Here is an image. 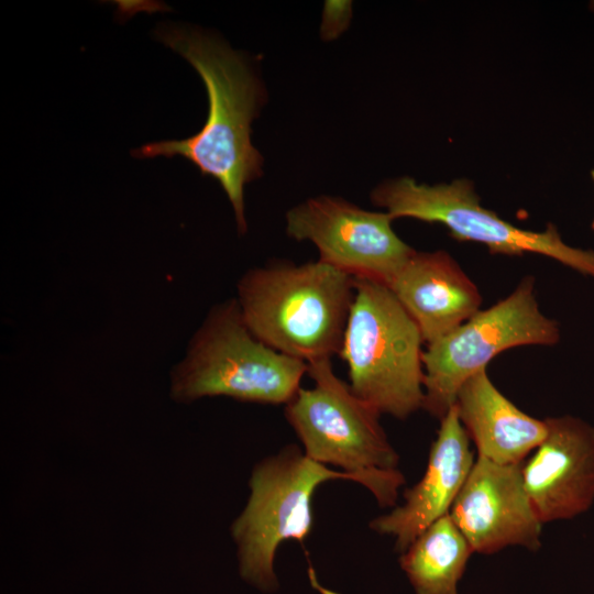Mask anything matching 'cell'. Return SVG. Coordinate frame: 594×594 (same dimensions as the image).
<instances>
[{"mask_svg":"<svg viewBox=\"0 0 594 594\" xmlns=\"http://www.w3.org/2000/svg\"><path fill=\"white\" fill-rule=\"evenodd\" d=\"M387 287L427 344L470 319L482 302L476 285L444 251H415Z\"/></svg>","mask_w":594,"mask_h":594,"instance_id":"cell-13","label":"cell"},{"mask_svg":"<svg viewBox=\"0 0 594 594\" xmlns=\"http://www.w3.org/2000/svg\"><path fill=\"white\" fill-rule=\"evenodd\" d=\"M472 553L448 514L400 553L399 565L416 594H459V582Z\"/></svg>","mask_w":594,"mask_h":594,"instance_id":"cell-15","label":"cell"},{"mask_svg":"<svg viewBox=\"0 0 594 594\" xmlns=\"http://www.w3.org/2000/svg\"><path fill=\"white\" fill-rule=\"evenodd\" d=\"M371 200L393 219L439 222L455 239L485 244L492 253H538L594 277V251L569 246L552 224L543 232H535L503 220L480 205L469 180L429 186L402 177L378 185Z\"/></svg>","mask_w":594,"mask_h":594,"instance_id":"cell-8","label":"cell"},{"mask_svg":"<svg viewBox=\"0 0 594 594\" xmlns=\"http://www.w3.org/2000/svg\"><path fill=\"white\" fill-rule=\"evenodd\" d=\"M307 363L260 341L246 327L237 299L216 306L172 374L170 394L179 403L226 396L287 405L300 388Z\"/></svg>","mask_w":594,"mask_h":594,"instance_id":"cell-4","label":"cell"},{"mask_svg":"<svg viewBox=\"0 0 594 594\" xmlns=\"http://www.w3.org/2000/svg\"><path fill=\"white\" fill-rule=\"evenodd\" d=\"M591 175H592V178H593V182H594V169L592 170ZM592 228L594 229V220L592 222Z\"/></svg>","mask_w":594,"mask_h":594,"instance_id":"cell-17","label":"cell"},{"mask_svg":"<svg viewBox=\"0 0 594 594\" xmlns=\"http://www.w3.org/2000/svg\"><path fill=\"white\" fill-rule=\"evenodd\" d=\"M449 515L474 553L541 547L543 524L525 488L521 463L498 464L476 457Z\"/></svg>","mask_w":594,"mask_h":594,"instance_id":"cell-10","label":"cell"},{"mask_svg":"<svg viewBox=\"0 0 594 594\" xmlns=\"http://www.w3.org/2000/svg\"><path fill=\"white\" fill-rule=\"evenodd\" d=\"M548 431L521 463L525 488L542 524L572 519L594 503V428L582 419H546Z\"/></svg>","mask_w":594,"mask_h":594,"instance_id":"cell-11","label":"cell"},{"mask_svg":"<svg viewBox=\"0 0 594 594\" xmlns=\"http://www.w3.org/2000/svg\"><path fill=\"white\" fill-rule=\"evenodd\" d=\"M475 459L453 405L440 419L422 477L406 491L400 506L372 519L370 528L393 537L402 553L430 525L450 513Z\"/></svg>","mask_w":594,"mask_h":594,"instance_id":"cell-12","label":"cell"},{"mask_svg":"<svg viewBox=\"0 0 594 594\" xmlns=\"http://www.w3.org/2000/svg\"><path fill=\"white\" fill-rule=\"evenodd\" d=\"M355 293L339 356L362 400L398 419L424 406L420 331L389 288L354 279Z\"/></svg>","mask_w":594,"mask_h":594,"instance_id":"cell-5","label":"cell"},{"mask_svg":"<svg viewBox=\"0 0 594 594\" xmlns=\"http://www.w3.org/2000/svg\"><path fill=\"white\" fill-rule=\"evenodd\" d=\"M593 8H594V4H593Z\"/></svg>","mask_w":594,"mask_h":594,"instance_id":"cell-18","label":"cell"},{"mask_svg":"<svg viewBox=\"0 0 594 594\" xmlns=\"http://www.w3.org/2000/svg\"><path fill=\"white\" fill-rule=\"evenodd\" d=\"M354 293V278L319 260L274 261L242 276L237 301L260 341L309 364L339 354Z\"/></svg>","mask_w":594,"mask_h":594,"instance_id":"cell-2","label":"cell"},{"mask_svg":"<svg viewBox=\"0 0 594 594\" xmlns=\"http://www.w3.org/2000/svg\"><path fill=\"white\" fill-rule=\"evenodd\" d=\"M331 480L352 477L315 462L290 444L254 465L246 504L231 525L243 581L263 593L279 588L274 563L286 540L305 546L312 530V498Z\"/></svg>","mask_w":594,"mask_h":594,"instance_id":"cell-6","label":"cell"},{"mask_svg":"<svg viewBox=\"0 0 594 594\" xmlns=\"http://www.w3.org/2000/svg\"><path fill=\"white\" fill-rule=\"evenodd\" d=\"M350 19V1H327L321 24L322 37L332 40L339 36L348 28Z\"/></svg>","mask_w":594,"mask_h":594,"instance_id":"cell-16","label":"cell"},{"mask_svg":"<svg viewBox=\"0 0 594 594\" xmlns=\"http://www.w3.org/2000/svg\"><path fill=\"white\" fill-rule=\"evenodd\" d=\"M454 406L477 457L520 464L544 439L548 426L520 410L490 380L486 369L459 389Z\"/></svg>","mask_w":594,"mask_h":594,"instance_id":"cell-14","label":"cell"},{"mask_svg":"<svg viewBox=\"0 0 594 594\" xmlns=\"http://www.w3.org/2000/svg\"><path fill=\"white\" fill-rule=\"evenodd\" d=\"M387 212L370 211L342 198L319 196L286 213V233L309 241L319 261L354 279L388 286L415 250L393 230Z\"/></svg>","mask_w":594,"mask_h":594,"instance_id":"cell-9","label":"cell"},{"mask_svg":"<svg viewBox=\"0 0 594 594\" xmlns=\"http://www.w3.org/2000/svg\"><path fill=\"white\" fill-rule=\"evenodd\" d=\"M559 337L556 321L539 309L535 279L524 278L506 298L427 344L421 356L422 409L440 420L461 386L498 353L519 345H552Z\"/></svg>","mask_w":594,"mask_h":594,"instance_id":"cell-7","label":"cell"},{"mask_svg":"<svg viewBox=\"0 0 594 594\" xmlns=\"http://www.w3.org/2000/svg\"><path fill=\"white\" fill-rule=\"evenodd\" d=\"M314 387L299 388L285 418L317 463L349 474L380 506L395 507L405 483L399 455L381 426V414L337 376L331 360L307 364Z\"/></svg>","mask_w":594,"mask_h":594,"instance_id":"cell-3","label":"cell"},{"mask_svg":"<svg viewBox=\"0 0 594 594\" xmlns=\"http://www.w3.org/2000/svg\"><path fill=\"white\" fill-rule=\"evenodd\" d=\"M155 35L201 77L208 95V117L190 138L147 143L132 154L139 158L179 155L202 175L217 179L232 205L238 231L244 234V186L263 172V157L251 141V124L265 102L263 84L241 53L211 33L165 24Z\"/></svg>","mask_w":594,"mask_h":594,"instance_id":"cell-1","label":"cell"}]
</instances>
